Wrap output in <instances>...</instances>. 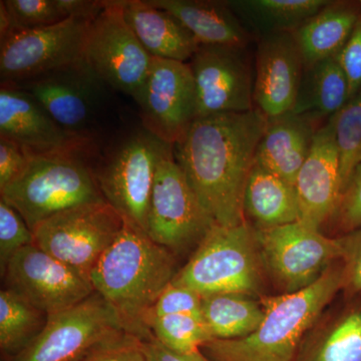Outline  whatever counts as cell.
<instances>
[{
	"label": "cell",
	"instance_id": "6da1fadb",
	"mask_svg": "<svg viewBox=\"0 0 361 361\" xmlns=\"http://www.w3.org/2000/svg\"><path fill=\"white\" fill-rule=\"evenodd\" d=\"M267 123L256 109L204 116L173 145L176 161L216 224L247 222L244 193Z\"/></svg>",
	"mask_w": 361,
	"mask_h": 361
},
{
	"label": "cell",
	"instance_id": "7a4b0ae2",
	"mask_svg": "<svg viewBox=\"0 0 361 361\" xmlns=\"http://www.w3.org/2000/svg\"><path fill=\"white\" fill-rule=\"evenodd\" d=\"M175 253L129 223L94 266L90 283L140 341L152 337L145 318L178 273Z\"/></svg>",
	"mask_w": 361,
	"mask_h": 361
},
{
	"label": "cell",
	"instance_id": "3957f363",
	"mask_svg": "<svg viewBox=\"0 0 361 361\" xmlns=\"http://www.w3.org/2000/svg\"><path fill=\"white\" fill-rule=\"evenodd\" d=\"M343 286L341 261L307 288L261 297L265 315L244 338L211 341L201 350L212 361H295L308 330L336 300Z\"/></svg>",
	"mask_w": 361,
	"mask_h": 361
},
{
	"label": "cell",
	"instance_id": "277c9868",
	"mask_svg": "<svg viewBox=\"0 0 361 361\" xmlns=\"http://www.w3.org/2000/svg\"><path fill=\"white\" fill-rule=\"evenodd\" d=\"M267 280L257 229L245 222L230 227L214 225L172 283L202 297L242 293L261 298L267 295Z\"/></svg>",
	"mask_w": 361,
	"mask_h": 361
},
{
	"label": "cell",
	"instance_id": "5b68a950",
	"mask_svg": "<svg viewBox=\"0 0 361 361\" xmlns=\"http://www.w3.org/2000/svg\"><path fill=\"white\" fill-rule=\"evenodd\" d=\"M23 172L0 190V199L32 230L56 214L104 200L97 176L82 155H30Z\"/></svg>",
	"mask_w": 361,
	"mask_h": 361
},
{
	"label": "cell",
	"instance_id": "8992f818",
	"mask_svg": "<svg viewBox=\"0 0 361 361\" xmlns=\"http://www.w3.org/2000/svg\"><path fill=\"white\" fill-rule=\"evenodd\" d=\"M127 336L122 316L94 292L77 305L49 316L39 336L8 361H80Z\"/></svg>",
	"mask_w": 361,
	"mask_h": 361
},
{
	"label": "cell",
	"instance_id": "52a82bcc",
	"mask_svg": "<svg viewBox=\"0 0 361 361\" xmlns=\"http://www.w3.org/2000/svg\"><path fill=\"white\" fill-rule=\"evenodd\" d=\"M257 234L266 275L279 294L307 288L342 259L339 237L301 221L257 230Z\"/></svg>",
	"mask_w": 361,
	"mask_h": 361
},
{
	"label": "cell",
	"instance_id": "ba28073f",
	"mask_svg": "<svg viewBox=\"0 0 361 361\" xmlns=\"http://www.w3.org/2000/svg\"><path fill=\"white\" fill-rule=\"evenodd\" d=\"M123 221L106 201L52 216L32 230L35 245L90 282V274L122 231Z\"/></svg>",
	"mask_w": 361,
	"mask_h": 361
},
{
	"label": "cell",
	"instance_id": "9c48e42d",
	"mask_svg": "<svg viewBox=\"0 0 361 361\" xmlns=\"http://www.w3.org/2000/svg\"><path fill=\"white\" fill-rule=\"evenodd\" d=\"M215 224L176 161L173 146H169L156 170L147 234L159 245L180 253L195 250Z\"/></svg>",
	"mask_w": 361,
	"mask_h": 361
},
{
	"label": "cell",
	"instance_id": "30bf717a",
	"mask_svg": "<svg viewBox=\"0 0 361 361\" xmlns=\"http://www.w3.org/2000/svg\"><path fill=\"white\" fill-rule=\"evenodd\" d=\"M169 146L142 128L116 147L96 175L104 200L144 232L157 167Z\"/></svg>",
	"mask_w": 361,
	"mask_h": 361
},
{
	"label": "cell",
	"instance_id": "8fae6325",
	"mask_svg": "<svg viewBox=\"0 0 361 361\" xmlns=\"http://www.w3.org/2000/svg\"><path fill=\"white\" fill-rule=\"evenodd\" d=\"M92 23L68 18L47 27L11 32L0 42L1 85L13 87L84 63L85 42Z\"/></svg>",
	"mask_w": 361,
	"mask_h": 361
},
{
	"label": "cell",
	"instance_id": "7c38bea8",
	"mask_svg": "<svg viewBox=\"0 0 361 361\" xmlns=\"http://www.w3.org/2000/svg\"><path fill=\"white\" fill-rule=\"evenodd\" d=\"M84 59L103 84L135 101L139 97L153 56L126 21L123 0H106L103 11L90 23Z\"/></svg>",
	"mask_w": 361,
	"mask_h": 361
},
{
	"label": "cell",
	"instance_id": "4fadbf2b",
	"mask_svg": "<svg viewBox=\"0 0 361 361\" xmlns=\"http://www.w3.org/2000/svg\"><path fill=\"white\" fill-rule=\"evenodd\" d=\"M135 102L142 128L161 141L175 145L198 118L196 85L189 63L153 58Z\"/></svg>",
	"mask_w": 361,
	"mask_h": 361
},
{
	"label": "cell",
	"instance_id": "5bb4252c",
	"mask_svg": "<svg viewBox=\"0 0 361 361\" xmlns=\"http://www.w3.org/2000/svg\"><path fill=\"white\" fill-rule=\"evenodd\" d=\"M198 118L254 110V77L246 47L199 45L189 61Z\"/></svg>",
	"mask_w": 361,
	"mask_h": 361
},
{
	"label": "cell",
	"instance_id": "9a60e30c",
	"mask_svg": "<svg viewBox=\"0 0 361 361\" xmlns=\"http://www.w3.org/2000/svg\"><path fill=\"white\" fill-rule=\"evenodd\" d=\"M1 276L6 289L47 316L73 307L94 293L89 280L35 244L18 252Z\"/></svg>",
	"mask_w": 361,
	"mask_h": 361
},
{
	"label": "cell",
	"instance_id": "2e32d148",
	"mask_svg": "<svg viewBox=\"0 0 361 361\" xmlns=\"http://www.w3.org/2000/svg\"><path fill=\"white\" fill-rule=\"evenodd\" d=\"M0 137L18 142L30 155L85 156L92 144L87 135L63 129L32 94L8 85L0 89Z\"/></svg>",
	"mask_w": 361,
	"mask_h": 361
},
{
	"label": "cell",
	"instance_id": "e0dca14e",
	"mask_svg": "<svg viewBox=\"0 0 361 361\" xmlns=\"http://www.w3.org/2000/svg\"><path fill=\"white\" fill-rule=\"evenodd\" d=\"M254 77V108L267 118L290 113L305 63L292 32L258 39Z\"/></svg>",
	"mask_w": 361,
	"mask_h": 361
},
{
	"label": "cell",
	"instance_id": "ac0fdd59",
	"mask_svg": "<svg viewBox=\"0 0 361 361\" xmlns=\"http://www.w3.org/2000/svg\"><path fill=\"white\" fill-rule=\"evenodd\" d=\"M300 220L322 230L336 212L342 193L341 163L331 118L316 130L310 155L295 180Z\"/></svg>",
	"mask_w": 361,
	"mask_h": 361
},
{
	"label": "cell",
	"instance_id": "d6986e66",
	"mask_svg": "<svg viewBox=\"0 0 361 361\" xmlns=\"http://www.w3.org/2000/svg\"><path fill=\"white\" fill-rule=\"evenodd\" d=\"M101 85L103 82L84 63L13 87L32 94L63 129L87 135L85 130L92 121Z\"/></svg>",
	"mask_w": 361,
	"mask_h": 361
},
{
	"label": "cell",
	"instance_id": "ffe728a7",
	"mask_svg": "<svg viewBox=\"0 0 361 361\" xmlns=\"http://www.w3.org/2000/svg\"><path fill=\"white\" fill-rule=\"evenodd\" d=\"M295 361H361V293L332 302L308 330Z\"/></svg>",
	"mask_w": 361,
	"mask_h": 361
},
{
	"label": "cell",
	"instance_id": "44dd1931",
	"mask_svg": "<svg viewBox=\"0 0 361 361\" xmlns=\"http://www.w3.org/2000/svg\"><path fill=\"white\" fill-rule=\"evenodd\" d=\"M123 16L142 47L153 58L189 63L199 44L172 14L148 0H123Z\"/></svg>",
	"mask_w": 361,
	"mask_h": 361
},
{
	"label": "cell",
	"instance_id": "7402d4cb",
	"mask_svg": "<svg viewBox=\"0 0 361 361\" xmlns=\"http://www.w3.org/2000/svg\"><path fill=\"white\" fill-rule=\"evenodd\" d=\"M314 126L294 114L268 118L257 147L255 161L295 186L299 170L310 155Z\"/></svg>",
	"mask_w": 361,
	"mask_h": 361
},
{
	"label": "cell",
	"instance_id": "603a6c76",
	"mask_svg": "<svg viewBox=\"0 0 361 361\" xmlns=\"http://www.w3.org/2000/svg\"><path fill=\"white\" fill-rule=\"evenodd\" d=\"M174 16L200 45L247 47L251 35L227 1L216 0H148Z\"/></svg>",
	"mask_w": 361,
	"mask_h": 361
},
{
	"label": "cell",
	"instance_id": "cb8c5ba5",
	"mask_svg": "<svg viewBox=\"0 0 361 361\" xmlns=\"http://www.w3.org/2000/svg\"><path fill=\"white\" fill-rule=\"evenodd\" d=\"M243 210L247 222L257 230L300 220L295 187L256 161L247 180Z\"/></svg>",
	"mask_w": 361,
	"mask_h": 361
},
{
	"label": "cell",
	"instance_id": "d4e9b609",
	"mask_svg": "<svg viewBox=\"0 0 361 361\" xmlns=\"http://www.w3.org/2000/svg\"><path fill=\"white\" fill-rule=\"evenodd\" d=\"M361 8L348 1H329L293 32L305 68L334 58L355 30Z\"/></svg>",
	"mask_w": 361,
	"mask_h": 361
},
{
	"label": "cell",
	"instance_id": "484cf974",
	"mask_svg": "<svg viewBox=\"0 0 361 361\" xmlns=\"http://www.w3.org/2000/svg\"><path fill=\"white\" fill-rule=\"evenodd\" d=\"M349 99L348 82L336 56L305 68L291 113L314 126L329 121Z\"/></svg>",
	"mask_w": 361,
	"mask_h": 361
},
{
	"label": "cell",
	"instance_id": "4316f807",
	"mask_svg": "<svg viewBox=\"0 0 361 361\" xmlns=\"http://www.w3.org/2000/svg\"><path fill=\"white\" fill-rule=\"evenodd\" d=\"M329 0H230L249 35L257 39L273 33L293 32L317 13Z\"/></svg>",
	"mask_w": 361,
	"mask_h": 361
},
{
	"label": "cell",
	"instance_id": "83f0119b",
	"mask_svg": "<svg viewBox=\"0 0 361 361\" xmlns=\"http://www.w3.org/2000/svg\"><path fill=\"white\" fill-rule=\"evenodd\" d=\"M261 298L242 293L204 296L202 317L213 341H232L250 336L264 318Z\"/></svg>",
	"mask_w": 361,
	"mask_h": 361
},
{
	"label": "cell",
	"instance_id": "f1b7e54d",
	"mask_svg": "<svg viewBox=\"0 0 361 361\" xmlns=\"http://www.w3.org/2000/svg\"><path fill=\"white\" fill-rule=\"evenodd\" d=\"M47 316L9 289L0 291V348L11 357L25 349L44 329Z\"/></svg>",
	"mask_w": 361,
	"mask_h": 361
},
{
	"label": "cell",
	"instance_id": "f546056e",
	"mask_svg": "<svg viewBox=\"0 0 361 361\" xmlns=\"http://www.w3.org/2000/svg\"><path fill=\"white\" fill-rule=\"evenodd\" d=\"M145 325L156 341L177 353L200 350L206 343L213 341L201 316H149L145 320Z\"/></svg>",
	"mask_w": 361,
	"mask_h": 361
},
{
	"label": "cell",
	"instance_id": "4dcf8cb0",
	"mask_svg": "<svg viewBox=\"0 0 361 361\" xmlns=\"http://www.w3.org/2000/svg\"><path fill=\"white\" fill-rule=\"evenodd\" d=\"M331 120L338 149L343 192L361 164V90L348 99Z\"/></svg>",
	"mask_w": 361,
	"mask_h": 361
},
{
	"label": "cell",
	"instance_id": "1f68e13d",
	"mask_svg": "<svg viewBox=\"0 0 361 361\" xmlns=\"http://www.w3.org/2000/svg\"><path fill=\"white\" fill-rule=\"evenodd\" d=\"M16 30L47 27L68 20L59 0H4Z\"/></svg>",
	"mask_w": 361,
	"mask_h": 361
},
{
	"label": "cell",
	"instance_id": "d6a6232c",
	"mask_svg": "<svg viewBox=\"0 0 361 361\" xmlns=\"http://www.w3.org/2000/svg\"><path fill=\"white\" fill-rule=\"evenodd\" d=\"M35 244V236L18 211L0 199V270L6 271L18 252Z\"/></svg>",
	"mask_w": 361,
	"mask_h": 361
},
{
	"label": "cell",
	"instance_id": "836d02e7",
	"mask_svg": "<svg viewBox=\"0 0 361 361\" xmlns=\"http://www.w3.org/2000/svg\"><path fill=\"white\" fill-rule=\"evenodd\" d=\"M327 225L334 237L341 236L361 226V164L342 192L336 212Z\"/></svg>",
	"mask_w": 361,
	"mask_h": 361
},
{
	"label": "cell",
	"instance_id": "e575fe53",
	"mask_svg": "<svg viewBox=\"0 0 361 361\" xmlns=\"http://www.w3.org/2000/svg\"><path fill=\"white\" fill-rule=\"evenodd\" d=\"M202 300L203 297L192 289L182 285L171 283L161 292L146 318L149 316L160 317L178 314H191L202 317Z\"/></svg>",
	"mask_w": 361,
	"mask_h": 361
},
{
	"label": "cell",
	"instance_id": "d590c367",
	"mask_svg": "<svg viewBox=\"0 0 361 361\" xmlns=\"http://www.w3.org/2000/svg\"><path fill=\"white\" fill-rule=\"evenodd\" d=\"M342 244L343 295L361 293V226L353 231L338 236Z\"/></svg>",
	"mask_w": 361,
	"mask_h": 361
},
{
	"label": "cell",
	"instance_id": "8d00e7d4",
	"mask_svg": "<svg viewBox=\"0 0 361 361\" xmlns=\"http://www.w3.org/2000/svg\"><path fill=\"white\" fill-rule=\"evenodd\" d=\"M348 82L349 99L361 90V14L355 30L336 56Z\"/></svg>",
	"mask_w": 361,
	"mask_h": 361
},
{
	"label": "cell",
	"instance_id": "74e56055",
	"mask_svg": "<svg viewBox=\"0 0 361 361\" xmlns=\"http://www.w3.org/2000/svg\"><path fill=\"white\" fill-rule=\"evenodd\" d=\"M80 361H148L141 348V341L127 336L114 343L99 348Z\"/></svg>",
	"mask_w": 361,
	"mask_h": 361
},
{
	"label": "cell",
	"instance_id": "f35d334b",
	"mask_svg": "<svg viewBox=\"0 0 361 361\" xmlns=\"http://www.w3.org/2000/svg\"><path fill=\"white\" fill-rule=\"evenodd\" d=\"M28 156L18 142L0 137V190L16 180L27 165Z\"/></svg>",
	"mask_w": 361,
	"mask_h": 361
},
{
	"label": "cell",
	"instance_id": "ab89813d",
	"mask_svg": "<svg viewBox=\"0 0 361 361\" xmlns=\"http://www.w3.org/2000/svg\"><path fill=\"white\" fill-rule=\"evenodd\" d=\"M141 348L148 361H212L201 350L177 353L156 341L153 336L141 341Z\"/></svg>",
	"mask_w": 361,
	"mask_h": 361
},
{
	"label": "cell",
	"instance_id": "60d3db41",
	"mask_svg": "<svg viewBox=\"0 0 361 361\" xmlns=\"http://www.w3.org/2000/svg\"><path fill=\"white\" fill-rule=\"evenodd\" d=\"M66 18L94 21L106 6V0H59Z\"/></svg>",
	"mask_w": 361,
	"mask_h": 361
},
{
	"label": "cell",
	"instance_id": "b9f144b4",
	"mask_svg": "<svg viewBox=\"0 0 361 361\" xmlns=\"http://www.w3.org/2000/svg\"><path fill=\"white\" fill-rule=\"evenodd\" d=\"M11 32H13V23H11V16L4 0H1L0 1V42H4Z\"/></svg>",
	"mask_w": 361,
	"mask_h": 361
},
{
	"label": "cell",
	"instance_id": "7bdbcfd3",
	"mask_svg": "<svg viewBox=\"0 0 361 361\" xmlns=\"http://www.w3.org/2000/svg\"><path fill=\"white\" fill-rule=\"evenodd\" d=\"M360 7H361V1H360Z\"/></svg>",
	"mask_w": 361,
	"mask_h": 361
}]
</instances>
